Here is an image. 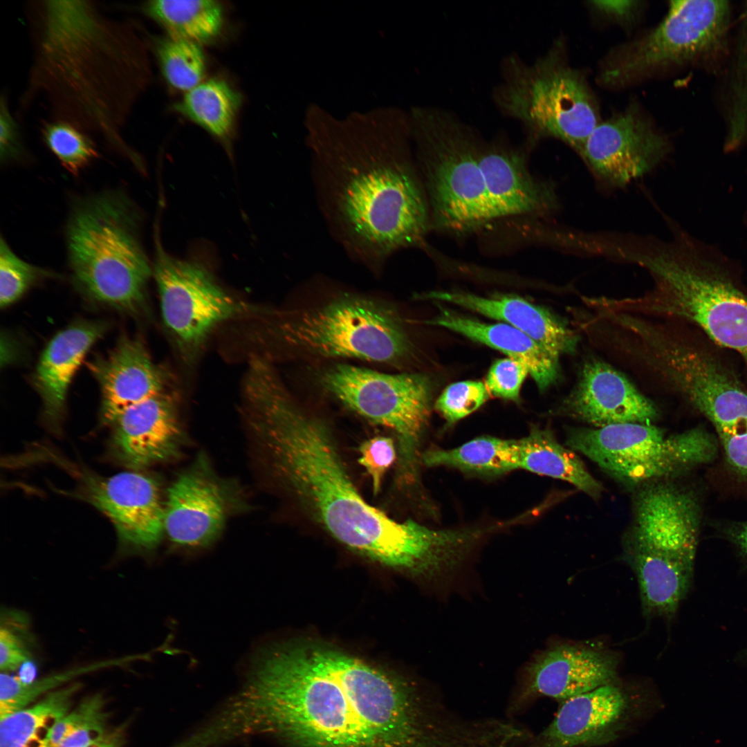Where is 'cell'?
I'll list each match as a JSON object with an SVG mask.
<instances>
[{"label":"cell","mask_w":747,"mask_h":747,"mask_svg":"<svg viewBox=\"0 0 747 747\" xmlns=\"http://www.w3.org/2000/svg\"><path fill=\"white\" fill-rule=\"evenodd\" d=\"M231 733L293 747H467L462 713L362 661L321 646L259 654L225 703Z\"/></svg>","instance_id":"obj_1"},{"label":"cell","mask_w":747,"mask_h":747,"mask_svg":"<svg viewBox=\"0 0 747 747\" xmlns=\"http://www.w3.org/2000/svg\"><path fill=\"white\" fill-rule=\"evenodd\" d=\"M304 127L317 205L345 254L377 274L396 252L420 246L431 216L409 112L380 107L337 118L311 104Z\"/></svg>","instance_id":"obj_2"},{"label":"cell","mask_w":747,"mask_h":747,"mask_svg":"<svg viewBox=\"0 0 747 747\" xmlns=\"http://www.w3.org/2000/svg\"><path fill=\"white\" fill-rule=\"evenodd\" d=\"M25 14L32 55L20 111L40 100L51 120L100 136L136 160L122 132L151 79L138 27L91 1H31Z\"/></svg>","instance_id":"obj_3"},{"label":"cell","mask_w":747,"mask_h":747,"mask_svg":"<svg viewBox=\"0 0 747 747\" xmlns=\"http://www.w3.org/2000/svg\"><path fill=\"white\" fill-rule=\"evenodd\" d=\"M248 423L273 469L306 511L332 537L380 563L421 576L443 549L439 529L398 522L368 504L355 487L326 425L289 394L268 396Z\"/></svg>","instance_id":"obj_4"},{"label":"cell","mask_w":747,"mask_h":747,"mask_svg":"<svg viewBox=\"0 0 747 747\" xmlns=\"http://www.w3.org/2000/svg\"><path fill=\"white\" fill-rule=\"evenodd\" d=\"M139 221L129 196L109 189L75 199L65 227L67 263L77 290L93 302L133 315L145 311L153 277Z\"/></svg>","instance_id":"obj_5"},{"label":"cell","mask_w":747,"mask_h":747,"mask_svg":"<svg viewBox=\"0 0 747 747\" xmlns=\"http://www.w3.org/2000/svg\"><path fill=\"white\" fill-rule=\"evenodd\" d=\"M739 262L705 241L659 259L653 290L645 299L649 316L690 323L747 367V290Z\"/></svg>","instance_id":"obj_6"},{"label":"cell","mask_w":747,"mask_h":747,"mask_svg":"<svg viewBox=\"0 0 747 747\" xmlns=\"http://www.w3.org/2000/svg\"><path fill=\"white\" fill-rule=\"evenodd\" d=\"M270 315L266 336L304 359L351 358L398 365L412 351L397 309L371 297L342 293L320 306Z\"/></svg>","instance_id":"obj_7"},{"label":"cell","mask_w":747,"mask_h":747,"mask_svg":"<svg viewBox=\"0 0 747 747\" xmlns=\"http://www.w3.org/2000/svg\"><path fill=\"white\" fill-rule=\"evenodd\" d=\"M409 113L431 225L461 233L495 219L479 165L482 142L474 129L439 107L416 106Z\"/></svg>","instance_id":"obj_8"},{"label":"cell","mask_w":747,"mask_h":747,"mask_svg":"<svg viewBox=\"0 0 747 747\" xmlns=\"http://www.w3.org/2000/svg\"><path fill=\"white\" fill-rule=\"evenodd\" d=\"M492 97L505 116L520 123L532 144L553 138L580 153L600 122L585 77L555 46L531 64L517 55L506 57Z\"/></svg>","instance_id":"obj_9"},{"label":"cell","mask_w":747,"mask_h":747,"mask_svg":"<svg viewBox=\"0 0 747 747\" xmlns=\"http://www.w3.org/2000/svg\"><path fill=\"white\" fill-rule=\"evenodd\" d=\"M732 19L728 1H672L656 28L607 62L600 79L622 86L683 66L718 75L729 53Z\"/></svg>","instance_id":"obj_10"},{"label":"cell","mask_w":747,"mask_h":747,"mask_svg":"<svg viewBox=\"0 0 747 747\" xmlns=\"http://www.w3.org/2000/svg\"><path fill=\"white\" fill-rule=\"evenodd\" d=\"M319 382L344 406L394 432L400 476L406 481H414L421 441L431 412L430 378L423 374H390L338 364L322 371Z\"/></svg>","instance_id":"obj_11"},{"label":"cell","mask_w":747,"mask_h":747,"mask_svg":"<svg viewBox=\"0 0 747 747\" xmlns=\"http://www.w3.org/2000/svg\"><path fill=\"white\" fill-rule=\"evenodd\" d=\"M566 445L619 480L639 484L708 462L716 450L712 438L695 428L667 435L651 424L622 423L573 428Z\"/></svg>","instance_id":"obj_12"},{"label":"cell","mask_w":747,"mask_h":747,"mask_svg":"<svg viewBox=\"0 0 747 747\" xmlns=\"http://www.w3.org/2000/svg\"><path fill=\"white\" fill-rule=\"evenodd\" d=\"M152 268L164 326L188 363L222 324L270 311L234 298L205 267L172 257L158 243Z\"/></svg>","instance_id":"obj_13"},{"label":"cell","mask_w":747,"mask_h":747,"mask_svg":"<svg viewBox=\"0 0 747 747\" xmlns=\"http://www.w3.org/2000/svg\"><path fill=\"white\" fill-rule=\"evenodd\" d=\"M618 660L591 646L558 644L537 654L524 668L506 708L515 718L540 697L560 703L599 687L614 684Z\"/></svg>","instance_id":"obj_14"},{"label":"cell","mask_w":747,"mask_h":747,"mask_svg":"<svg viewBox=\"0 0 747 747\" xmlns=\"http://www.w3.org/2000/svg\"><path fill=\"white\" fill-rule=\"evenodd\" d=\"M77 475L82 497L113 524L124 548H155L164 532V505L157 482L138 472L102 477L82 470Z\"/></svg>","instance_id":"obj_15"},{"label":"cell","mask_w":747,"mask_h":747,"mask_svg":"<svg viewBox=\"0 0 747 747\" xmlns=\"http://www.w3.org/2000/svg\"><path fill=\"white\" fill-rule=\"evenodd\" d=\"M670 142L636 109L600 122L580 154L598 177L625 185L649 172L670 151Z\"/></svg>","instance_id":"obj_16"},{"label":"cell","mask_w":747,"mask_h":747,"mask_svg":"<svg viewBox=\"0 0 747 747\" xmlns=\"http://www.w3.org/2000/svg\"><path fill=\"white\" fill-rule=\"evenodd\" d=\"M230 492L203 460L179 475L164 504V532L170 541L194 548L212 543L225 525Z\"/></svg>","instance_id":"obj_17"},{"label":"cell","mask_w":747,"mask_h":747,"mask_svg":"<svg viewBox=\"0 0 747 747\" xmlns=\"http://www.w3.org/2000/svg\"><path fill=\"white\" fill-rule=\"evenodd\" d=\"M557 410L594 427L650 424L658 416L655 404L622 374L596 358L584 362L575 387Z\"/></svg>","instance_id":"obj_18"},{"label":"cell","mask_w":747,"mask_h":747,"mask_svg":"<svg viewBox=\"0 0 747 747\" xmlns=\"http://www.w3.org/2000/svg\"><path fill=\"white\" fill-rule=\"evenodd\" d=\"M112 425L113 453L130 468L170 459L182 445L177 398L169 389L129 407Z\"/></svg>","instance_id":"obj_19"},{"label":"cell","mask_w":747,"mask_h":747,"mask_svg":"<svg viewBox=\"0 0 747 747\" xmlns=\"http://www.w3.org/2000/svg\"><path fill=\"white\" fill-rule=\"evenodd\" d=\"M698 518L692 497L663 483L638 495L629 547L694 560Z\"/></svg>","instance_id":"obj_20"},{"label":"cell","mask_w":747,"mask_h":747,"mask_svg":"<svg viewBox=\"0 0 747 747\" xmlns=\"http://www.w3.org/2000/svg\"><path fill=\"white\" fill-rule=\"evenodd\" d=\"M627 695L614 684L560 703L553 721L527 747H591L616 740L625 725Z\"/></svg>","instance_id":"obj_21"},{"label":"cell","mask_w":747,"mask_h":747,"mask_svg":"<svg viewBox=\"0 0 747 747\" xmlns=\"http://www.w3.org/2000/svg\"><path fill=\"white\" fill-rule=\"evenodd\" d=\"M102 393L101 418L113 424L129 407L167 390L171 377L151 359L142 341L122 337L111 351L89 364Z\"/></svg>","instance_id":"obj_22"},{"label":"cell","mask_w":747,"mask_h":747,"mask_svg":"<svg viewBox=\"0 0 747 747\" xmlns=\"http://www.w3.org/2000/svg\"><path fill=\"white\" fill-rule=\"evenodd\" d=\"M479 165L495 218L544 213L555 207L553 189L533 177L525 154L502 138L482 142Z\"/></svg>","instance_id":"obj_23"},{"label":"cell","mask_w":747,"mask_h":747,"mask_svg":"<svg viewBox=\"0 0 747 747\" xmlns=\"http://www.w3.org/2000/svg\"><path fill=\"white\" fill-rule=\"evenodd\" d=\"M422 299L455 304L520 330L559 361L561 356L575 351L576 333L546 309L515 295L483 297L472 293L431 291Z\"/></svg>","instance_id":"obj_24"},{"label":"cell","mask_w":747,"mask_h":747,"mask_svg":"<svg viewBox=\"0 0 747 747\" xmlns=\"http://www.w3.org/2000/svg\"><path fill=\"white\" fill-rule=\"evenodd\" d=\"M107 328L104 322H77L57 333L46 345L33 382L49 423L55 424L60 420L72 378L90 348Z\"/></svg>","instance_id":"obj_25"},{"label":"cell","mask_w":747,"mask_h":747,"mask_svg":"<svg viewBox=\"0 0 747 747\" xmlns=\"http://www.w3.org/2000/svg\"><path fill=\"white\" fill-rule=\"evenodd\" d=\"M427 324L441 326L495 349L522 362L537 388L543 391L559 378V361L517 328L504 323H486L442 306Z\"/></svg>","instance_id":"obj_26"},{"label":"cell","mask_w":747,"mask_h":747,"mask_svg":"<svg viewBox=\"0 0 747 747\" xmlns=\"http://www.w3.org/2000/svg\"><path fill=\"white\" fill-rule=\"evenodd\" d=\"M627 560L638 579L644 614H674L690 587L694 560L630 547Z\"/></svg>","instance_id":"obj_27"},{"label":"cell","mask_w":747,"mask_h":747,"mask_svg":"<svg viewBox=\"0 0 747 747\" xmlns=\"http://www.w3.org/2000/svg\"><path fill=\"white\" fill-rule=\"evenodd\" d=\"M741 11L728 57L718 75L716 94L724 122L723 149L726 152L747 144V1Z\"/></svg>","instance_id":"obj_28"},{"label":"cell","mask_w":747,"mask_h":747,"mask_svg":"<svg viewBox=\"0 0 747 747\" xmlns=\"http://www.w3.org/2000/svg\"><path fill=\"white\" fill-rule=\"evenodd\" d=\"M82 686L72 682L0 717V747H50L55 726L71 710Z\"/></svg>","instance_id":"obj_29"},{"label":"cell","mask_w":747,"mask_h":747,"mask_svg":"<svg viewBox=\"0 0 747 747\" xmlns=\"http://www.w3.org/2000/svg\"><path fill=\"white\" fill-rule=\"evenodd\" d=\"M520 468L571 483L593 499H598L602 486L587 470L573 452L560 444L548 429L533 427L518 439Z\"/></svg>","instance_id":"obj_30"},{"label":"cell","mask_w":747,"mask_h":747,"mask_svg":"<svg viewBox=\"0 0 747 747\" xmlns=\"http://www.w3.org/2000/svg\"><path fill=\"white\" fill-rule=\"evenodd\" d=\"M421 459L430 467H450L482 476H499L520 468L518 439L488 436L452 449L432 448Z\"/></svg>","instance_id":"obj_31"},{"label":"cell","mask_w":747,"mask_h":747,"mask_svg":"<svg viewBox=\"0 0 747 747\" xmlns=\"http://www.w3.org/2000/svg\"><path fill=\"white\" fill-rule=\"evenodd\" d=\"M142 10L169 36L199 44L214 40L224 24L223 7L217 1L153 0L145 2Z\"/></svg>","instance_id":"obj_32"},{"label":"cell","mask_w":747,"mask_h":747,"mask_svg":"<svg viewBox=\"0 0 747 747\" xmlns=\"http://www.w3.org/2000/svg\"><path fill=\"white\" fill-rule=\"evenodd\" d=\"M240 94L227 82L210 79L185 93L175 110L222 141L234 133Z\"/></svg>","instance_id":"obj_33"},{"label":"cell","mask_w":747,"mask_h":747,"mask_svg":"<svg viewBox=\"0 0 747 747\" xmlns=\"http://www.w3.org/2000/svg\"><path fill=\"white\" fill-rule=\"evenodd\" d=\"M140 654L127 655L77 665L26 682L19 676L1 672L0 717L22 709L50 692L65 686L84 674L101 670L123 667L140 660Z\"/></svg>","instance_id":"obj_34"},{"label":"cell","mask_w":747,"mask_h":747,"mask_svg":"<svg viewBox=\"0 0 747 747\" xmlns=\"http://www.w3.org/2000/svg\"><path fill=\"white\" fill-rule=\"evenodd\" d=\"M162 75L172 89L187 92L203 82L205 58L200 44L167 37L154 40Z\"/></svg>","instance_id":"obj_35"},{"label":"cell","mask_w":747,"mask_h":747,"mask_svg":"<svg viewBox=\"0 0 747 747\" xmlns=\"http://www.w3.org/2000/svg\"><path fill=\"white\" fill-rule=\"evenodd\" d=\"M41 134L62 166L73 176H77L99 157L89 134L68 122L51 119L44 121Z\"/></svg>","instance_id":"obj_36"},{"label":"cell","mask_w":747,"mask_h":747,"mask_svg":"<svg viewBox=\"0 0 747 747\" xmlns=\"http://www.w3.org/2000/svg\"><path fill=\"white\" fill-rule=\"evenodd\" d=\"M709 421L718 434L729 464L747 477V394L732 401Z\"/></svg>","instance_id":"obj_37"},{"label":"cell","mask_w":747,"mask_h":747,"mask_svg":"<svg viewBox=\"0 0 747 747\" xmlns=\"http://www.w3.org/2000/svg\"><path fill=\"white\" fill-rule=\"evenodd\" d=\"M56 274L18 257L1 236L0 239V305L6 308L37 283Z\"/></svg>","instance_id":"obj_38"},{"label":"cell","mask_w":747,"mask_h":747,"mask_svg":"<svg viewBox=\"0 0 747 747\" xmlns=\"http://www.w3.org/2000/svg\"><path fill=\"white\" fill-rule=\"evenodd\" d=\"M29 625L21 612L5 610L0 627L1 672L10 674L33 657Z\"/></svg>","instance_id":"obj_39"},{"label":"cell","mask_w":747,"mask_h":747,"mask_svg":"<svg viewBox=\"0 0 747 747\" xmlns=\"http://www.w3.org/2000/svg\"><path fill=\"white\" fill-rule=\"evenodd\" d=\"M490 395L485 383L481 381L456 382L445 389L434 407L448 423L452 424L479 409Z\"/></svg>","instance_id":"obj_40"},{"label":"cell","mask_w":747,"mask_h":747,"mask_svg":"<svg viewBox=\"0 0 747 747\" xmlns=\"http://www.w3.org/2000/svg\"><path fill=\"white\" fill-rule=\"evenodd\" d=\"M105 706L106 701L101 694H95L84 699L57 723L50 747H57L71 734L93 722L108 720L109 713Z\"/></svg>","instance_id":"obj_41"},{"label":"cell","mask_w":747,"mask_h":747,"mask_svg":"<svg viewBox=\"0 0 747 747\" xmlns=\"http://www.w3.org/2000/svg\"><path fill=\"white\" fill-rule=\"evenodd\" d=\"M528 374V369L522 362L508 357L492 365L485 385L493 396L518 401L522 385Z\"/></svg>","instance_id":"obj_42"},{"label":"cell","mask_w":747,"mask_h":747,"mask_svg":"<svg viewBox=\"0 0 747 747\" xmlns=\"http://www.w3.org/2000/svg\"><path fill=\"white\" fill-rule=\"evenodd\" d=\"M359 452L358 462L370 476L373 491L376 495L380 490L385 472L396 459L394 440L383 436L369 439L360 445Z\"/></svg>","instance_id":"obj_43"},{"label":"cell","mask_w":747,"mask_h":747,"mask_svg":"<svg viewBox=\"0 0 747 747\" xmlns=\"http://www.w3.org/2000/svg\"><path fill=\"white\" fill-rule=\"evenodd\" d=\"M25 156L21 133L15 116L10 109L6 95L2 94L0 102V160L8 164L21 160Z\"/></svg>","instance_id":"obj_44"},{"label":"cell","mask_w":747,"mask_h":747,"mask_svg":"<svg viewBox=\"0 0 747 747\" xmlns=\"http://www.w3.org/2000/svg\"><path fill=\"white\" fill-rule=\"evenodd\" d=\"M591 3L598 11L618 19L630 17L638 6V1L627 0L593 1Z\"/></svg>","instance_id":"obj_45"},{"label":"cell","mask_w":747,"mask_h":747,"mask_svg":"<svg viewBox=\"0 0 747 747\" xmlns=\"http://www.w3.org/2000/svg\"><path fill=\"white\" fill-rule=\"evenodd\" d=\"M125 738V727L121 726L108 732L101 741L88 747H122Z\"/></svg>","instance_id":"obj_46"},{"label":"cell","mask_w":747,"mask_h":747,"mask_svg":"<svg viewBox=\"0 0 747 747\" xmlns=\"http://www.w3.org/2000/svg\"><path fill=\"white\" fill-rule=\"evenodd\" d=\"M735 540L742 553L747 557V523L739 529Z\"/></svg>","instance_id":"obj_47"}]
</instances>
